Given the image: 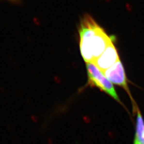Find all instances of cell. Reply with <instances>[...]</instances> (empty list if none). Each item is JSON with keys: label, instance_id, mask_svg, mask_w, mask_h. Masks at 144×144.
I'll return each instance as SVG.
<instances>
[{"label": "cell", "instance_id": "1", "mask_svg": "<svg viewBox=\"0 0 144 144\" xmlns=\"http://www.w3.org/2000/svg\"><path fill=\"white\" fill-rule=\"evenodd\" d=\"M81 54L87 63H93L114 41L90 16L82 19L79 28Z\"/></svg>", "mask_w": 144, "mask_h": 144}, {"label": "cell", "instance_id": "4", "mask_svg": "<svg viewBox=\"0 0 144 144\" xmlns=\"http://www.w3.org/2000/svg\"><path fill=\"white\" fill-rule=\"evenodd\" d=\"M119 60V53L113 41L93 63L100 71L104 72L111 67Z\"/></svg>", "mask_w": 144, "mask_h": 144}, {"label": "cell", "instance_id": "5", "mask_svg": "<svg viewBox=\"0 0 144 144\" xmlns=\"http://www.w3.org/2000/svg\"><path fill=\"white\" fill-rule=\"evenodd\" d=\"M136 113V133L133 144H144V120L138 106L133 109Z\"/></svg>", "mask_w": 144, "mask_h": 144}, {"label": "cell", "instance_id": "2", "mask_svg": "<svg viewBox=\"0 0 144 144\" xmlns=\"http://www.w3.org/2000/svg\"><path fill=\"white\" fill-rule=\"evenodd\" d=\"M87 71L88 77V84L92 87H96L103 91L114 98L116 101L121 103L116 90L112 83L104 75L94 64L87 63Z\"/></svg>", "mask_w": 144, "mask_h": 144}, {"label": "cell", "instance_id": "3", "mask_svg": "<svg viewBox=\"0 0 144 144\" xmlns=\"http://www.w3.org/2000/svg\"><path fill=\"white\" fill-rule=\"evenodd\" d=\"M103 72L104 75L111 83L123 88L126 91L131 99L133 107L137 105L131 95L126 73H125L123 65L120 59L111 67L107 69L106 70Z\"/></svg>", "mask_w": 144, "mask_h": 144}]
</instances>
